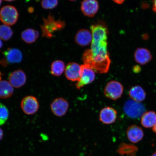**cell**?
<instances>
[{
	"label": "cell",
	"instance_id": "1",
	"mask_svg": "<svg viewBox=\"0 0 156 156\" xmlns=\"http://www.w3.org/2000/svg\"><path fill=\"white\" fill-rule=\"evenodd\" d=\"M90 30L92 35L91 49L84 52L82 57L83 64L95 73H107L111 63L107 50L108 30L102 24L91 25Z\"/></svg>",
	"mask_w": 156,
	"mask_h": 156
},
{
	"label": "cell",
	"instance_id": "2",
	"mask_svg": "<svg viewBox=\"0 0 156 156\" xmlns=\"http://www.w3.org/2000/svg\"><path fill=\"white\" fill-rule=\"evenodd\" d=\"M44 23L41 25L42 36L47 38H51L54 33L63 29L65 26L63 21L56 20L53 16L50 14L47 18L43 19Z\"/></svg>",
	"mask_w": 156,
	"mask_h": 156
},
{
	"label": "cell",
	"instance_id": "3",
	"mask_svg": "<svg viewBox=\"0 0 156 156\" xmlns=\"http://www.w3.org/2000/svg\"><path fill=\"white\" fill-rule=\"evenodd\" d=\"M146 110L144 105L132 100L126 101L123 106L125 113L132 119H138L141 117L146 112Z\"/></svg>",
	"mask_w": 156,
	"mask_h": 156
},
{
	"label": "cell",
	"instance_id": "4",
	"mask_svg": "<svg viewBox=\"0 0 156 156\" xmlns=\"http://www.w3.org/2000/svg\"><path fill=\"white\" fill-rule=\"evenodd\" d=\"M18 18V12L13 6L5 5L0 10V20L4 25L8 26L14 25Z\"/></svg>",
	"mask_w": 156,
	"mask_h": 156
},
{
	"label": "cell",
	"instance_id": "5",
	"mask_svg": "<svg viewBox=\"0 0 156 156\" xmlns=\"http://www.w3.org/2000/svg\"><path fill=\"white\" fill-rule=\"evenodd\" d=\"M123 91L124 87L121 83L116 81H112L107 83L104 92L106 97L116 100L121 97Z\"/></svg>",
	"mask_w": 156,
	"mask_h": 156
},
{
	"label": "cell",
	"instance_id": "6",
	"mask_svg": "<svg viewBox=\"0 0 156 156\" xmlns=\"http://www.w3.org/2000/svg\"><path fill=\"white\" fill-rule=\"evenodd\" d=\"M3 54L4 58L1 60L0 63L3 66H7L8 64L20 63L23 59L22 52L17 48H8Z\"/></svg>",
	"mask_w": 156,
	"mask_h": 156
},
{
	"label": "cell",
	"instance_id": "7",
	"mask_svg": "<svg viewBox=\"0 0 156 156\" xmlns=\"http://www.w3.org/2000/svg\"><path fill=\"white\" fill-rule=\"evenodd\" d=\"M95 72L84 64L81 65V74L79 80L76 84V87L80 89L94 81L95 79Z\"/></svg>",
	"mask_w": 156,
	"mask_h": 156
},
{
	"label": "cell",
	"instance_id": "8",
	"mask_svg": "<svg viewBox=\"0 0 156 156\" xmlns=\"http://www.w3.org/2000/svg\"><path fill=\"white\" fill-rule=\"evenodd\" d=\"M21 107L25 114L32 115L37 112L39 108V103L36 97L27 96L21 101Z\"/></svg>",
	"mask_w": 156,
	"mask_h": 156
},
{
	"label": "cell",
	"instance_id": "9",
	"mask_svg": "<svg viewBox=\"0 0 156 156\" xmlns=\"http://www.w3.org/2000/svg\"><path fill=\"white\" fill-rule=\"evenodd\" d=\"M69 107V103L63 98H58L55 99L50 105L52 113L58 117L64 115L67 113Z\"/></svg>",
	"mask_w": 156,
	"mask_h": 156
},
{
	"label": "cell",
	"instance_id": "10",
	"mask_svg": "<svg viewBox=\"0 0 156 156\" xmlns=\"http://www.w3.org/2000/svg\"><path fill=\"white\" fill-rule=\"evenodd\" d=\"M9 81L13 87L16 88H20L26 83V74L22 70H16L9 74Z\"/></svg>",
	"mask_w": 156,
	"mask_h": 156
},
{
	"label": "cell",
	"instance_id": "11",
	"mask_svg": "<svg viewBox=\"0 0 156 156\" xmlns=\"http://www.w3.org/2000/svg\"><path fill=\"white\" fill-rule=\"evenodd\" d=\"M81 74V66L75 62L68 63L65 69V75L67 79L72 81L79 80Z\"/></svg>",
	"mask_w": 156,
	"mask_h": 156
},
{
	"label": "cell",
	"instance_id": "12",
	"mask_svg": "<svg viewBox=\"0 0 156 156\" xmlns=\"http://www.w3.org/2000/svg\"><path fill=\"white\" fill-rule=\"evenodd\" d=\"M99 7V3L96 0H83L81 3V11L84 15L89 17L94 16Z\"/></svg>",
	"mask_w": 156,
	"mask_h": 156
},
{
	"label": "cell",
	"instance_id": "13",
	"mask_svg": "<svg viewBox=\"0 0 156 156\" xmlns=\"http://www.w3.org/2000/svg\"><path fill=\"white\" fill-rule=\"evenodd\" d=\"M117 117V111L110 107H105L99 114V120L105 124H110L115 122Z\"/></svg>",
	"mask_w": 156,
	"mask_h": 156
},
{
	"label": "cell",
	"instance_id": "14",
	"mask_svg": "<svg viewBox=\"0 0 156 156\" xmlns=\"http://www.w3.org/2000/svg\"><path fill=\"white\" fill-rule=\"evenodd\" d=\"M126 134L128 140L133 143H136L141 141L144 136L142 129L135 125L129 127L127 129Z\"/></svg>",
	"mask_w": 156,
	"mask_h": 156
},
{
	"label": "cell",
	"instance_id": "15",
	"mask_svg": "<svg viewBox=\"0 0 156 156\" xmlns=\"http://www.w3.org/2000/svg\"><path fill=\"white\" fill-rule=\"evenodd\" d=\"M134 58L136 63L144 65L151 61L152 56L151 52L147 49L139 48L134 52Z\"/></svg>",
	"mask_w": 156,
	"mask_h": 156
},
{
	"label": "cell",
	"instance_id": "16",
	"mask_svg": "<svg viewBox=\"0 0 156 156\" xmlns=\"http://www.w3.org/2000/svg\"><path fill=\"white\" fill-rule=\"evenodd\" d=\"M92 40V35L87 29H82L76 34L75 41L80 46H86L91 44Z\"/></svg>",
	"mask_w": 156,
	"mask_h": 156
},
{
	"label": "cell",
	"instance_id": "17",
	"mask_svg": "<svg viewBox=\"0 0 156 156\" xmlns=\"http://www.w3.org/2000/svg\"><path fill=\"white\" fill-rule=\"evenodd\" d=\"M129 94L132 100L139 103L145 100L146 95L143 88L139 85L131 87L129 92Z\"/></svg>",
	"mask_w": 156,
	"mask_h": 156
},
{
	"label": "cell",
	"instance_id": "18",
	"mask_svg": "<svg viewBox=\"0 0 156 156\" xmlns=\"http://www.w3.org/2000/svg\"><path fill=\"white\" fill-rule=\"evenodd\" d=\"M141 122L145 128H153L156 124V112L152 111L146 112L141 117Z\"/></svg>",
	"mask_w": 156,
	"mask_h": 156
},
{
	"label": "cell",
	"instance_id": "19",
	"mask_svg": "<svg viewBox=\"0 0 156 156\" xmlns=\"http://www.w3.org/2000/svg\"><path fill=\"white\" fill-rule=\"evenodd\" d=\"M138 148L132 144L122 143L119 146L117 152L119 154L126 156H134L138 151Z\"/></svg>",
	"mask_w": 156,
	"mask_h": 156
},
{
	"label": "cell",
	"instance_id": "20",
	"mask_svg": "<svg viewBox=\"0 0 156 156\" xmlns=\"http://www.w3.org/2000/svg\"><path fill=\"white\" fill-rule=\"evenodd\" d=\"M13 87L9 81H0V98L7 99L12 96L14 92Z\"/></svg>",
	"mask_w": 156,
	"mask_h": 156
},
{
	"label": "cell",
	"instance_id": "21",
	"mask_svg": "<svg viewBox=\"0 0 156 156\" xmlns=\"http://www.w3.org/2000/svg\"><path fill=\"white\" fill-rule=\"evenodd\" d=\"M39 36L38 31L32 29H28L23 31L21 37L23 41L28 44L34 43Z\"/></svg>",
	"mask_w": 156,
	"mask_h": 156
},
{
	"label": "cell",
	"instance_id": "22",
	"mask_svg": "<svg viewBox=\"0 0 156 156\" xmlns=\"http://www.w3.org/2000/svg\"><path fill=\"white\" fill-rule=\"evenodd\" d=\"M65 63L60 60L54 61L51 66V73L55 76H59L65 71Z\"/></svg>",
	"mask_w": 156,
	"mask_h": 156
},
{
	"label": "cell",
	"instance_id": "23",
	"mask_svg": "<svg viewBox=\"0 0 156 156\" xmlns=\"http://www.w3.org/2000/svg\"><path fill=\"white\" fill-rule=\"evenodd\" d=\"M13 34L10 27L5 25H0V39L7 41L11 39Z\"/></svg>",
	"mask_w": 156,
	"mask_h": 156
},
{
	"label": "cell",
	"instance_id": "24",
	"mask_svg": "<svg viewBox=\"0 0 156 156\" xmlns=\"http://www.w3.org/2000/svg\"><path fill=\"white\" fill-rule=\"evenodd\" d=\"M9 117L8 109L5 105L0 103V126L5 123Z\"/></svg>",
	"mask_w": 156,
	"mask_h": 156
},
{
	"label": "cell",
	"instance_id": "25",
	"mask_svg": "<svg viewBox=\"0 0 156 156\" xmlns=\"http://www.w3.org/2000/svg\"><path fill=\"white\" fill-rule=\"evenodd\" d=\"M42 7L44 9H52L55 8L58 4V0H42Z\"/></svg>",
	"mask_w": 156,
	"mask_h": 156
},
{
	"label": "cell",
	"instance_id": "26",
	"mask_svg": "<svg viewBox=\"0 0 156 156\" xmlns=\"http://www.w3.org/2000/svg\"><path fill=\"white\" fill-rule=\"evenodd\" d=\"M141 70V68L139 66H134L133 68V71L135 73H137L139 72Z\"/></svg>",
	"mask_w": 156,
	"mask_h": 156
},
{
	"label": "cell",
	"instance_id": "27",
	"mask_svg": "<svg viewBox=\"0 0 156 156\" xmlns=\"http://www.w3.org/2000/svg\"><path fill=\"white\" fill-rule=\"evenodd\" d=\"M115 3L119 4H122L124 2L125 0H112Z\"/></svg>",
	"mask_w": 156,
	"mask_h": 156
},
{
	"label": "cell",
	"instance_id": "28",
	"mask_svg": "<svg viewBox=\"0 0 156 156\" xmlns=\"http://www.w3.org/2000/svg\"><path fill=\"white\" fill-rule=\"evenodd\" d=\"M153 9L156 13V0H154Z\"/></svg>",
	"mask_w": 156,
	"mask_h": 156
},
{
	"label": "cell",
	"instance_id": "29",
	"mask_svg": "<svg viewBox=\"0 0 156 156\" xmlns=\"http://www.w3.org/2000/svg\"><path fill=\"white\" fill-rule=\"evenodd\" d=\"M3 136V130L2 129L0 128V141L2 139Z\"/></svg>",
	"mask_w": 156,
	"mask_h": 156
},
{
	"label": "cell",
	"instance_id": "30",
	"mask_svg": "<svg viewBox=\"0 0 156 156\" xmlns=\"http://www.w3.org/2000/svg\"><path fill=\"white\" fill-rule=\"evenodd\" d=\"M153 132L156 133V124L153 128Z\"/></svg>",
	"mask_w": 156,
	"mask_h": 156
},
{
	"label": "cell",
	"instance_id": "31",
	"mask_svg": "<svg viewBox=\"0 0 156 156\" xmlns=\"http://www.w3.org/2000/svg\"><path fill=\"white\" fill-rule=\"evenodd\" d=\"M3 46V43L2 42L1 40L0 39V49H1Z\"/></svg>",
	"mask_w": 156,
	"mask_h": 156
},
{
	"label": "cell",
	"instance_id": "32",
	"mask_svg": "<svg viewBox=\"0 0 156 156\" xmlns=\"http://www.w3.org/2000/svg\"><path fill=\"white\" fill-rule=\"evenodd\" d=\"M151 156H156V151H155L154 153L152 154Z\"/></svg>",
	"mask_w": 156,
	"mask_h": 156
},
{
	"label": "cell",
	"instance_id": "33",
	"mask_svg": "<svg viewBox=\"0 0 156 156\" xmlns=\"http://www.w3.org/2000/svg\"><path fill=\"white\" fill-rule=\"evenodd\" d=\"M5 1L7 2H12L15 1V0H5Z\"/></svg>",
	"mask_w": 156,
	"mask_h": 156
},
{
	"label": "cell",
	"instance_id": "34",
	"mask_svg": "<svg viewBox=\"0 0 156 156\" xmlns=\"http://www.w3.org/2000/svg\"><path fill=\"white\" fill-rule=\"evenodd\" d=\"M2 3V0H0V5H1Z\"/></svg>",
	"mask_w": 156,
	"mask_h": 156
},
{
	"label": "cell",
	"instance_id": "35",
	"mask_svg": "<svg viewBox=\"0 0 156 156\" xmlns=\"http://www.w3.org/2000/svg\"><path fill=\"white\" fill-rule=\"evenodd\" d=\"M30 1V0H25V1H26V2H28Z\"/></svg>",
	"mask_w": 156,
	"mask_h": 156
},
{
	"label": "cell",
	"instance_id": "36",
	"mask_svg": "<svg viewBox=\"0 0 156 156\" xmlns=\"http://www.w3.org/2000/svg\"><path fill=\"white\" fill-rule=\"evenodd\" d=\"M69 1H76V0H69Z\"/></svg>",
	"mask_w": 156,
	"mask_h": 156
}]
</instances>
